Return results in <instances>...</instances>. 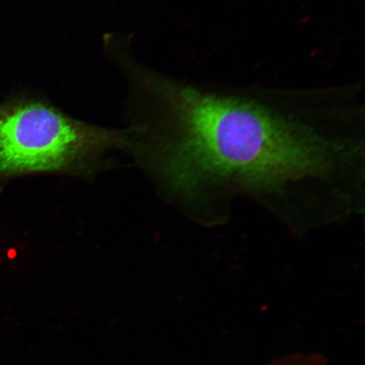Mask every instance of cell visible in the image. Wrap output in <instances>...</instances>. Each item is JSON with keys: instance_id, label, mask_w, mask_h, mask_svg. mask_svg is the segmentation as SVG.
Segmentation results:
<instances>
[{"instance_id": "cell-1", "label": "cell", "mask_w": 365, "mask_h": 365, "mask_svg": "<svg viewBox=\"0 0 365 365\" xmlns=\"http://www.w3.org/2000/svg\"><path fill=\"white\" fill-rule=\"evenodd\" d=\"M145 81L163 129L160 170L177 192L195 194L227 182L255 192L274 191L332 167L337 148L262 105L158 77Z\"/></svg>"}, {"instance_id": "cell-2", "label": "cell", "mask_w": 365, "mask_h": 365, "mask_svg": "<svg viewBox=\"0 0 365 365\" xmlns=\"http://www.w3.org/2000/svg\"><path fill=\"white\" fill-rule=\"evenodd\" d=\"M130 135L77 120L41 100L13 99L0 103V175L83 172Z\"/></svg>"}, {"instance_id": "cell-3", "label": "cell", "mask_w": 365, "mask_h": 365, "mask_svg": "<svg viewBox=\"0 0 365 365\" xmlns=\"http://www.w3.org/2000/svg\"><path fill=\"white\" fill-rule=\"evenodd\" d=\"M264 365H331L329 359L319 353L294 352L277 356Z\"/></svg>"}]
</instances>
